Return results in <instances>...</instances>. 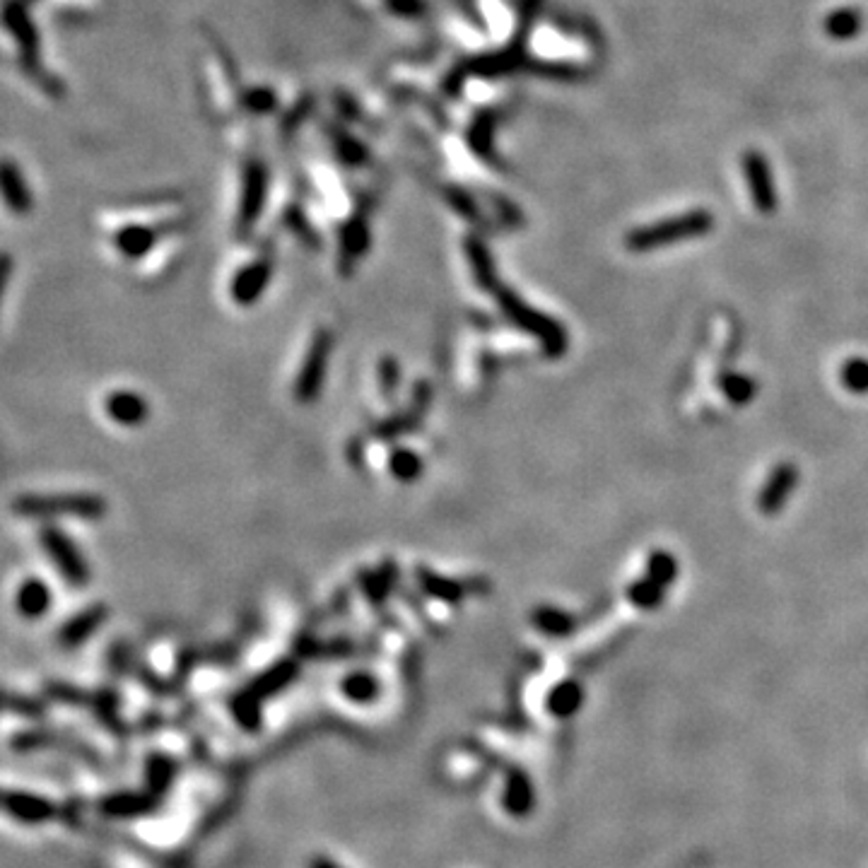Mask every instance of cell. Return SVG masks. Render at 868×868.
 Here are the masks:
<instances>
[{"label":"cell","mask_w":868,"mask_h":868,"mask_svg":"<svg viewBox=\"0 0 868 868\" xmlns=\"http://www.w3.org/2000/svg\"><path fill=\"white\" fill-rule=\"evenodd\" d=\"M714 227V217L709 215V210H688V213L678 217H666V220L651 222L647 227H639L627 234L625 244L627 249L635 251V254H647V251L661 249V246L688 242V239H697L709 234Z\"/></svg>","instance_id":"obj_1"},{"label":"cell","mask_w":868,"mask_h":868,"mask_svg":"<svg viewBox=\"0 0 868 868\" xmlns=\"http://www.w3.org/2000/svg\"><path fill=\"white\" fill-rule=\"evenodd\" d=\"M13 512L27 519H54V516H80L99 519L107 514V502L87 492H61V495H37L27 492L13 500Z\"/></svg>","instance_id":"obj_2"},{"label":"cell","mask_w":868,"mask_h":868,"mask_svg":"<svg viewBox=\"0 0 868 868\" xmlns=\"http://www.w3.org/2000/svg\"><path fill=\"white\" fill-rule=\"evenodd\" d=\"M39 543L70 586L85 589V586L90 584V567H87L80 548L70 541L66 531L56 529V526H44V529L39 531Z\"/></svg>","instance_id":"obj_3"},{"label":"cell","mask_w":868,"mask_h":868,"mask_svg":"<svg viewBox=\"0 0 868 868\" xmlns=\"http://www.w3.org/2000/svg\"><path fill=\"white\" fill-rule=\"evenodd\" d=\"M500 304L502 309L507 312L509 319L514 321V324H519L524 331H529L531 336H536L538 340H543L545 350L553 355L565 353L567 348V336L565 331H562V326H557L553 319H548V316L533 312L531 307H526L524 302H519V297L512 295L509 290L500 292Z\"/></svg>","instance_id":"obj_4"},{"label":"cell","mask_w":868,"mask_h":868,"mask_svg":"<svg viewBox=\"0 0 868 868\" xmlns=\"http://www.w3.org/2000/svg\"><path fill=\"white\" fill-rule=\"evenodd\" d=\"M743 179H746L750 201L762 215H772L777 210V184H774L772 169L762 152L748 150L743 155Z\"/></svg>","instance_id":"obj_5"},{"label":"cell","mask_w":868,"mask_h":868,"mask_svg":"<svg viewBox=\"0 0 868 868\" xmlns=\"http://www.w3.org/2000/svg\"><path fill=\"white\" fill-rule=\"evenodd\" d=\"M244 179H242V201H239V227H251L261 215L263 201H266L268 189V172L258 160H249L244 164Z\"/></svg>","instance_id":"obj_6"},{"label":"cell","mask_w":868,"mask_h":868,"mask_svg":"<svg viewBox=\"0 0 868 868\" xmlns=\"http://www.w3.org/2000/svg\"><path fill=\"white\" fill-rule=\"evenodd\" d=\"M331 355V333L321 331L314 338L312 348H309L307 360H304L302 372L297 377V398L299 401H312V398L321 391L326 377V362Z\"/></svg>","instance_id":"obj_7"},{"label":"cell","mask_w":868,"mask_h":868,"mask_svg":"<svg viewBox=\"0 0 868 868\" xmlns=\"http://www.w3.org/2000/svg\"><path fill=\"white\" fill-rule=\"evenodd\" d=\"M0 201L17 217L32 213L34 198L25 172L13 160H0Z\"/></svg>","instance_id":"obj_8"},{"label":"cell","mask_w":868,"mask_h":868,"mask_svg":"<svg viewBox=\"0 0 868 868\" xmlns=\"http://www.w3.org/2000/svg\"><path fill=\"white\" fill-rule=\"evenodd\" d=\"M796 483H799V468L794 463H782V466L774 468L770 480L760 492V512L777 514L787 504L791 492L796 490Z\"/></svg>","instance_id":"obj_9"},{"label":"cell","mask_w":868,"mask_h":868,"mask_svg":"<svg viewBox=\"0 0 868 868\" xmlns=\"http://www.w3.org/2000/svg\"><path fill=\"white\" fill-rule=\"evenodd\" d=\"M107 613H109L107 606H102V603H97V606H87L85 611L75 613L73 618L58 630V642H61V647L73 649V647H80L82 642H87L92 632H95L97 627H102L104 620H107Z\"/></svg>","instance_id":"obj_10"},{"label":"cell","mask_w":868,"mask_h":868,"mask_svg":"<svg viewBox=\"0 0 868 868\" xmlns=\"http://www.w3.org/2000/svg\"><path fill=\"white\" fill-rule=\"evenodd\" d=\"M51 601H54V596H51L49 584L41 582L39 577H27L15 591V611L25 620L44 618L49 613Z\"/></svg>","instance_id":"obj_11"},{"label":"cell","mask_w":868,"mask_h":868,"mask_svg":"<svg viewBox=\"0 0 868 868\" xmlns=\"http://www.w3.org/2000/svg\"><path fill=\"white\" fill-rule=\"evenodd\" d=\"M104 410H107L111 420L123 427L143 425L150 415L148 401L140 394H133V391H114V394H109L107 401H104Z\"/></svg>","instance_id":"obj_12"},{"label":"cell","mask_w":868,"mask_h":868,"mask_svg":"<svg viewBox=\"0 0 868 868\" xmlns=\"http://www.w3.org/2000/svg\"><path fill=\"white\" fill-rule=\"evenodd\" d=\"M273 275V263L268 258H258V261L246 266L237 278L232 280V297L239 304H251L261 297V292L266 290L268 280Z\"/></svg>","instance_id":"obj_13"},{"label":"cell","mask_w":868,"mask_h":868,"mask_svg":"<svg viewBox=\"0 0 868 868\" xmlns=\"http://www.w3.org/2000/svg\"><path fill=\"white\" fill-rule=\"evenodd\" d=\"M111 242H114L121 256L140 258L160 242V230L150 225H126L111 237Z\"/></svg>","instance_id":"obj_14"},{"label":"cell","mask_w":868,"mask_h":868,"mask_svg":"<svg viewBox=\"0 0 868 868\" xmlns=\"http://www.w3.org/2000/svg\"><path fill=\"white\" fill-rule=\"evenodd\" d=\"M504 808H507V813L512 815H526L531 811L533 806V794H531V784L526 782L524 774L514 772L509 774L507 784H504Z\"/></svg>","instance_id":"obj_15"},{"label":"cell","mask_w":868,"mask_h":868,"mask_svg":"<svg viewBox=\"0 0 868 868\" xmlns=\"http://www.w3.org/2000/svg\"><path fill=\"white\" fill-rule=\"evenodd\" d=\"M861 27H864V15L856 8H840L825 17V32L837 41L854 39L861 32Z\"/></svg>","instance_id":"obj_16"},{"label":"cell","mask_w":868,"mask_h":868,"mask_svg":"<svg viewBox=\"0 0 868 868\" xmlns=\"http://www.w3.org/2000/svg\"><path fill=\"white\" fill-rule=\"evenodd\" d=\"M381 15L396 17L401 22L418 20L427 13V0H374Z\"/></svg>","instance_id":"obj_17"},{"label":"cell","mask_w":868,"mask_h":868,"mask_svg":"<svg viewBox=\"0 0 868 868\" xmlns=\"http://www.w3.org/2000/svg\"><path fill=\"white\" fill-rule=\"evenodd\" d=\"M582 705V688H577L574 683H562L557 685L550 695L548 707L555 717H570V714Z\"/></svg>","instance_id":"obj_18"},{"label":"cell","mask_w":868,"mask_h":868,"mask_svg":"<svg viewBox=\"0 0 868 868\" xmlns=\"http://www.w3.org/2000/svg\"><path fill=\"white\" fill-rule=\"evenodd\" d=\"M343 695L353 702H372L379 695V683L369 673H353L343 680Z\"/></svg>","instance_id":"obj_19"},{"label":"cell","mask_w":868,"mask_h":868,"mask_svg":"<svg viewBox=\"0 0 868 868\" xmlns=\"http://www.w3.org/2000/svg\"><path fill=\"white\" fill-rule=\"evenodd\" d=\"M664 591L666 586L654 582L651 577H644L642 582L630 586V601L635 603V606L644 608V611H649V608H656L664 603Z\"/></svg>","instance_id":"obj_20"},{"label":"cell","mask_w":868,"mask_h":868,"mask_svg":"<svg viewBox=\"0 0 868 868\" xmlns=\"http://www.w3.org/2000/svg\"><path fill=\"white\" fill-rule=\"evenodd\" d=\"M840 379L844 389L852 391V394H868V360L854 357V360L844 362Z\"/></svg>","instance_id":"obj_21"},{"label":"cell","mask_w":868,"mask_h":868,"mask_svg":"<svg viewBox=\"0 0 868 868\" xmlns=\"http://www.w3.org/2000/svg\"><path fill=\"white\" fill-rule=\"evenodd\" d=\"M647 577L659 582L661 586L673 584L678 577V562L668 553H654L647 565Z\"/></svg>","instance_id":"obj_22"},{"label":"cell","mask_w":868,"mask_h":868,"mask_svg":"<svg viewBox=\"0 0 868 868\" xmlns=\"http://www.w3.org/2000/svg\"><path fill=\"white\" fill-rule=\"evenodd\" d=\"M536 623L548 635H565V632L572 630L570 615L557 611V608H541L536 613Z\"/></svg>","instance_id":"obj_23"},{"label":"cell","mask_w":868,"mask_h":868,"mask_svg":"<svg viewBox=\"0 0 868 868\" xmlns=\"http://www.w3.org/2000/svg\"><path fill=\"white\" fill-rule=\"evenodd\" d=\"M391 471H394L401 480H410L420 473V459L410 451H398L391 459Z\"/></svg>","instance_id":"obj_24"},{"label":"cell","mask_w":868,"mask_h":868,"mask_svg":"<svg viewBox=\"0 0 868 868\" xmlns=\"http://www.w3.org/2000/svg\"><path fill=\"white\" fill-rule=\"evenodd\" d=\"M724 391L729 394V398H733V401L743 403L755 394V384L746 377H738V374H733V377L724 379Z\"/></svg>","instance_id":"obj_25"},{"label":"cell","mask_w":868,"mask_h":868,"mask_svg":"<svg viewBox=\"0 0 868 868\" xmlns=\"http://www.w3.org/2000/svg\"><path fill=\"white\" fill-rule=\"evenodd\" d=\"M13 256L5 254V251H0V304H3L5 290H8L10 278H13Z\"/></svg>","instance_id":"obj_26"},{"label":"cell","mask_w":868,"mask_h":868,"mask_svg":"<svg viewBox=\"0 0 868 868\" xmlns=\"http://www.w3.org/2000/svg\"><path fill=\"white\" fill-rule=\"evenodd\" d=\"M427 591L439 598H447V601H454V596L459 594V589H456L454 584H444V579H430V582H427Z\"/></svg>","instance_id":"obj_27"},{"label":"cell","mask_w":868,"mask_h":868,"mask_svg":"<svg viewBox=\"0 0 868 868\" xmlns=\"http://www.w3.org/2000/svg\"><path fill=\"white\" fill-rule=\"evenodd\" d=\"M309 868H343V866H338L333 859H326V856H314V859L309 861Z\"/></svg>","instance_id":"obj_28"}]
</instances>
